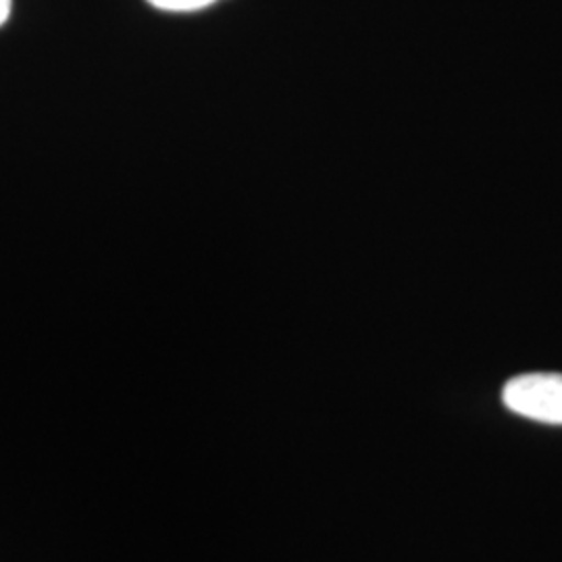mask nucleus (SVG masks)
Segmentation results:
<instances>
[{
	"label": "nucleus",
	"mask_w": 562,
	"mask_h": 562,
	"mask_svg": "<svg viewBox=\"0 0 562 562\" xmlns=\"http://www.w3.org/2000/svg\"><path fill=\"white\" fill-rule=\"evenodd\" d=\"M508 411L533 422L562 425L561 373H527L504 385Z\"/></svg>",
	"instance_id": "f257e3e1"
},
{
	"label": "nucleus",
	"mask_w": 562,
	"mask_h": 562,
	"mask_svg": "<svg viewBox=\"0 0 562 562\" xmlns=\"http://www.w3.org/2000/svg\"><path fill=\"white\" fill-rule=\"evenodd\" d=\"M11 7H13V0H0V25L11 18Z\"/></svg>",
	"instance_id": "7ed1b4c3"
},
{
	"label": "nucleus",
	"mask_w": 562,
	"mask_h": 562,
	"mask_svg": "<svg viewBox=\"0 0 562 562\" xmlns=\"http://www.w3.org/2000/svg\"><path fill=\"white\" fill-rule=\"evenodd\" d=\"M155 9L161 11H171V13H190V11H201L204 7L215 4L217 0H146Z\"/></svg>",
	"instance_id": "f03ea898"
}]
</instances>
